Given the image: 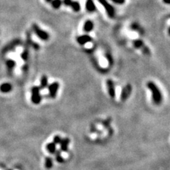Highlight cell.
<instances>
[{"label":"cell","mask_w":170,"mask_h":170,"mask_svg":"<svg viewBox=\"0 0 170 170\" xmlns=\"http://www.w3.org/2000/svg\"><path fill=\"white\" fill-rule=\"evenodd\" d=\"M56 160L58 163H62L64 162V158L62 157V156L61 155L60 151L58 150L56 152Z\"/></svg>","instance_id":"23"},{"label":"cell","mask_w":170,"mask_h":170,"mask_svg":"<svg viewBox=\"0 0 170 170\" xmlns=\"http://www.w3.org/2000/svg\"><path fill=\"white\" fill-rule=\"evenodd\" d=\"M164 3L167 4H170V0H162Z\"/></svg>","instance_id":"30"},{"label":"cell","mask_w":170,"mask_h":170,"mask_svg":"<svg viewBox=\"0 0 170 170\" xmlns=\"http://www.w3.org/2000/svg\"><path fill=\"white\" fill-rule=\"evenodd\" d=\"M13 87L11 84L9 83V82H4V83L1 84L0 85V91L4 94H7V93H9L12 90Z\"/></svg>","instance_id":"10"},{"label":"cell","mask_w":170,"mask_h":170,"mask_svg":"<svg viewBox=\"0 0 170 170\" xmlns=\"http://www.w3.org/2000/svg\"><path fill=\"white\" fill-rule=\"evenodd\" d=\"M168 33H169V35L170 36V27L168 28Z\"/></svg>","instance_id":"33"},{"label":"cell","mask_w":170,"mask_h":170,"mask_svg":"<svg viewBox=\"0 0 170 170\" xmlns=\"http://www.w3.org/2000/svg\"><path fill=\"white\" fill-rule=\"evenodd\" d=\"M133 44L135 48L137 49L142 48L145 46V45H144V42L142 41V40H140V39H137V40H133Z\"/></svg>","instance_id":"20"},{"label":"cell","mask_w":170,"mask_h":170,"mask_svg":"<svg viewBox=\"0 0 170 170\" xmlns=\"http://www.w3.org/2000/svg\"><path fill=\"white\" fill-rule=\"evenodd\" d=\"M98 1L103 6L104 9L106 10V12L107 15H108L110 18H114L115 14H116L114 7H113L107 0H98Z\"/></svg>","instance_id":"4"},{"label":"cell","mask_w":170,"mask_h":170,"mask_svg":"<svg viewBox=\"0 0 170 170\" xmlns=\"http://www.w3.org/2000/svg\"><path fill=\"white\" fill-rule=\"evenodd\" d=\"M72 8V9L75 12H78V11H80L81 9V5L78 1H72V4H71L70 7Z\"/></svg>","instance_id":"19"},{"label":"cell","mask_w":170,"mask_h":170,"mask_svg":"<svg viewBox=\"0 0 170 170\" xmlns=\"http://www.w3.org/2000/svg\"><path fill=\"white\" fill-rule=\"evenodd\" d=\"M48 92H49V97L51 99H55L56 97L57 94H58V89L60 88V84L58 82H53L48 85Z\"/></svg>","instance_id":"6"},{"label":"cell","mask_w":170,"mask_h":170,"mask_svg":"<svg viewBox=\"0 0 170 170\" xmlns=\"http://www.w3.org/2000/svg\"><path fill=\"white\" fill-rule=\"evenodd\" d=\"M69 142H70V140L67 138H62V140H61L60 143V149L62 152H67L68 150Z\"/></svg>","instance_id":"11"},{"label":"cell","mask_w":170,"mask_h":170,"mask_svg":"<svg viewBox=\"0 0 170 170\" xmlns=\"http://www.w3.org/2000/svg\"><path fill=\"white\" fill-rule=\"evenodd\" d=\"M50 4H51L53 8L58 9H59L60 7H61V5H62V0H52Z\"/></svg>","instance_id":"22"},{"label":"cell","mask_w":170,"mask_h":170,"mask_svg":"<svg viewBox=\"0 0 170 170\" xmlns=\"http://www.w3.org/2000/svg\"><path fill=\"white\" fill-rule=\"evenodd\" d=\"M111 1L116 4H124L126 0H111Z\"/></svg>","instance_id":"29"},{"label":"cell","mask_w":170,"mask_h":170,"mask_svg":"<svg viewBox=\"0 0 170 170\" xmlns=\"http://www.w3.org/2000/svg\"><path fill=\"white\" fill-rule=\"evenodd\" d=\"M21 58L24 61L28 60V58H29V49L28 48H24V51H23L21 54Z\"/></svg>","instance_id":"21"},{"label":"cell","mask_w":170,"mask_h":170,"mask_svg":"<svg viewBox=\"0 0 170 170\" xmlns=\"http://www.w3.org/2000/svg\"><path fill=\"white\" fill-rule=\"evenodd\" d=\"M27 67H28V66H27V65H25V66L23 67L22 69H24V70H26V69H28V68H27Z\"/></svg>","instance_id":"31"},{"label":"cell","mask_w":170,"mask_h":170,"mask_svg":"<svg viewBox=\"0 0 170 170\" xmlns=\"http://www.w3.org/2000/svg\"><path fill=\"white\" fill-rule=\"evenodd\" d=\"M142 52L144 53L145 55H149L150 53V50H149V48L147 46H144L142 48Z\"/></svg>","instance_id":"25"},{"label":"cell","mask_w":170,"mask_h":170,"mask_svg":"<svg viewBox=\"0 0 170 170\" xmlns=\"http://www.w3.org/2000/svg\"><path fill=\"white\" fill-rule=\"evenodd\" d=\"M32 28H33V32L35 33V34L40 39V40H43V41H47L50 38V36L49 33L48 32L45 31V30H42L36 24H33L32 25Z\"/></svg>","instance_id":"3"},{"label":"cell","mask_w":170,"mask_h":170,"mask_svg":"<svg viewBox=\"0 0 170 170\" xmlns=\"http://www.w3.org/2000/svg\"><path fill=\"white\" fill-rule=\"evenodd\" d=\"M94 28V23L91 20H87L85 21L83 26V30L87 32V33H89Z\"/></svg>","instance_id":"13"},{"label":"cell","mask_w":170,"mask_h":170,"mask_svg":"<svg viewBox=\"0 0 170 170\" xmlns=\"http://www.w3.org/2000/svg\"><path fill=\"white\" fill-rule=\"evenodd\" d=\"M131 29L134 30H139L140 29V26H139V24H137V23H133L131 25Z\"/></svg>","instance_id":"26"},{"label":"cell","mask_w":170,"mask_h":170,"mask_svg":"<svg viewBox=\"0 0 170 170\" xmlns=\"http://www.w3.org/2000/svg\"><path fill=\"white\" fill-rule=\"evenodd\" d=\"M53 158L50 157H47L46 158V159H45V167L48 169H51V168L53 167Z\"/></svg>","instance_id":"18"},{"label":"cell","mask_w":170,"mask_h":170,"mask_svg":"<svg viewBox=\"0 0 170 170\" xmlns=\"http://www.w3.org/2000/svg\"><path fill=\"white\" fill-rule=\"evenodd\" d=\"M30 99H31L32 103L33 104H36V105H38L41 102L42 96L40 94V87H37V86H34V87H32Z\"/></svg>","instance_id":"2"},{"label":"cell","mask_w":170,"mask_h":170,"mask_svg":"<svg viewBox=\"0 0 170 170\" xmlns=\"http://www.w3.org/2000/svg\"><path fill=\"white\" fill-rule=\"evenodd\" d=\"M61 140H62V138L60 136H56L54 138H53V142H54L56 145H58V144L60 143Z\"/></svg>","instance_id":"24"},{"label":"cell","mask_w":170,"mask_h":170,"mask_svg":"<svg viewBox=\"0 0 170 170\" xmlns=\"http://www.w3.org/2000/svg\"><path fill=\"white\" fill-rule=\"evenodd\" d=\"M147 87L149 89L152 94V101L155 105H160L162 102V94L159 87L153 82H149L147 84Z\"/></svg>","instance_id":"1"},{"label":"cell","mask_w":170,"mask_h":170,"mask_svg":"<svg viewBox=\"0 0 170 170\" xmlns=\"http://www.w3.org/2000/svg\"><path fill=\"white\" fill-rule=\"evenodd\" d=\"M107 89H108V95L111 99H114L116 97V89H115L114 83L111 79H107L106 81Z\"/></svg>","instance_id":"8"},{"label":"cell","mask_w":170,"mask_h":170,"mask_svg":"<svg viewBox=\"0 0 170 170\" xmlns=\"http://www.w3.org/2000/svg\"><path fill=\"white\" fill-rule=\"evenodd\" d=\"M31 47L36 50H38L40 48V46H39L38 43H36V42H33V43H32V44H31Z\"/></svg>","instance_id":"27"},{"label":"cell","mask_w":170,"mask_h":170,"mask_svg":"<svg viewBox=\"0 0 170 170\" xmlns=\"http://www.w3.org/2000/svg\"><path fill=\"white\" fill-rule=\"evenodd\" d=\"M32 43H33V40L31 39V34L30 31H28L26 33V40L24 48L29 49V47H31Z\"/></svg>","instance_id":"17"},{"label":"cell","mask_w":170,"mask_h":170,"mask_svg":"<svg viewBox=\"0 0 170 170\" xmlns=\"http://www.w3.org/2000/svg\"><path fill=\"white\" fill-rule=\"evenodd\" d=\"M45 1H46V2H48V3H50V2H51L52 0H45Z\"/></svg>","instance_id":"32"},{"label":"cell","mask_w":170,"mask_h":170,"mask_svg":"<svg viewBox=\"0 0 170 170\" xmlns=\"http://www.w3.org/2000/svg\"><path fill=\"white\" fill-rule=\"evenodd\" d=\"M48 78L46 75H43L40 78V89H44L48 87Z\"/></svg>","instance_id":"15"},{"label":"cell","mask_w":170,"mask_h":170,"mask_svg":"<svg viewBox=\"0 0 170 170\" xmlns=\"http://www.w3.org/2000/svg\"><path fill=\"white\" fill-rule=\"evenodd\" d=\"M22 43V41H21L20 39H14L12 41L10 42L9 44H7L5 47L3 48L2 50V53L4 54H6V53H8L9 52H11V50H14L17 46H20V45Z\"/></svg>","instance_id":"5"},{"label":"cell","mask_w":170,"mask_h":170,"mask_svg":"<svg viewBox=\"0 0 170 170\" xmlns=\"http://www.w3.org/2000/svg\"><path fill=\"white\" fill-rule=\"evenodd\" d=\"M46 149L49 153L53 155L56 152V145L54 142H50L46 145Z\"/></svg>","instance_id":"16"},{"label":"cell","mask_w":170,"mask_h":170,"mask_svg":"<svg viewBox=\"0 0 170 170\" xmlns=\"http://www.w3.org/2000/svg\"><path fill=\"white\" fill-rule=\"evenodd\" d=\"M86 9L89 11V12H94L97 9L96 7L95 3L93 0H87L86 1Z\"/></svg>","instance_id":"12"},{"label":"cell","mask_w":170,"mask_h":170,"mask_svg":"<svg viewBox=\"0 0 170 170\" xmlns=\"http://www.w3.org/2000/svg\"><path fill=\"white\" fill-rule=\"evenodd\" d=\"M132 93V86L130 85H127L123 88L120 94V100L122 101H125L129 98L130 95Z\"/></svg>","instance_id":"7"},{"label":"cell","mask_w":170,"mask_h":170,"mask_svg":"<svg viewBox=\"0 0 170 170\" xmlns=\"http://www.w3.org/2000/svg\"><path fill=\"white\" fill-rule=\"evenodd\" d=\"M72 2V0H63V1H62V3H63L66 7H70Z\"/></svg>","instance_id":"28"},{"label":"cell","mask_w":170,"mask_h":170,"mask_svg":"<svg viewBox=\"0 0 170 170\" xmlns=\"http://www.w3.org/2000/svg\"><path fill=\"white\" fill-rule=\"evenodd\" d=\"M16 65H17V63H16V62L14 60L9 59L6 61V66H7L8 72H9V73L12 72V71L14 70V69L15 68Z\"/></svg>","instance_id":"14"},{"label":"cell","mask_w":170,"mask_h":170,"mask_svg":"<svg viewBox=\"0 0 170 170\" xmlns=\"http://www.w3.org/2000/svg\"><path fill=\"white\" fill-rule=\"evenodd\" d=\"M77 43H79V45L83 46V45H85L87 44V43H89V42L92 41V38H91L90 36H89V35L85 34L77 37Z\"/></svg>","instance_id":"9"},{"label":"cell","mask_w":170,"mask_h":170,"mask_svg":"<svg viewBox=\"0 0 170 170\" xmlns=\"http://www.w3.org/2000/svg\"><path fill=\"white\" fill-rule=\"evenodd\" d=\"M7 170H12V169H7Z\"/></svg>","instance_id":"34"}]
</instances>
